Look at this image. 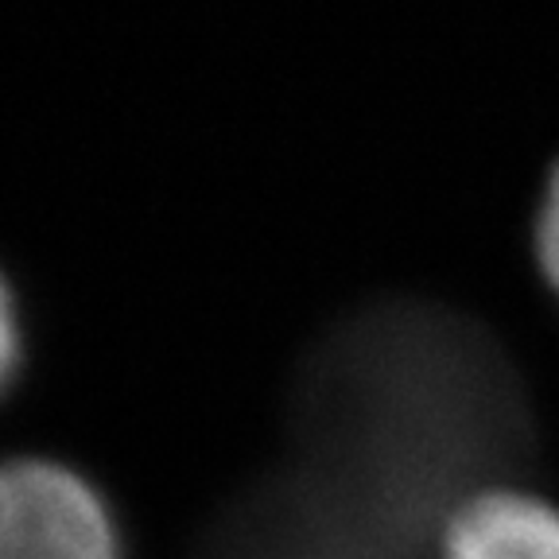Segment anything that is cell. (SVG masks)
I'll use <instances>...</instances> for the list:
<instances>
[{
  "label": "cell",
  "mask_w": 559,
  "mask_h": 559,
  "mask_svg": "<svg viewBox=\"0 0 559 559\" xmlns=\"http://www.w3.org/2000/svg\"><path fill=\"white\" fill-rule=\"evenodd\" d=\"M0 559H124L121 524L79 471L0 463Z\"/></svg>",
  "instance_id": "1"
},
{
  "label": "cell",
  "mask_w": 559,
  "mask_h": 559,
  "mask_svg": "<svg viewBox=\"0 0 559 559\" xmlns=\"http://www.w3.org/2000/svg\"><path fill=\"white\" fill-rule=\"evenodd\" d=\"M439 559H559V506L524 489H481L451 513Z\"/></svg>",
  "instance_id": "2"
},
{
  "label": "cell",
  "mask_w": 559,
  "mask_h": 559,
  "mask_svg": "<svg viewBox=\"0 0 559 559\" xmlns=\"http://www.w3.org/2000/svg\"><path fill=\"white\" fill-rule=\"evenodd\" d=\"M533 253H536V269H540L544 284H548V292L559 304V159L551 164L540 210H536Z\"/></svg>",
  "instance_id": "3"
},
{
  "label": "cell",
  "mask_w": 559,
  "mask_h": 559,
  "mask_svg": "<svg viewBox=\"0 0 559 559\" xmlns=\"http://www.w3.org/2000/svg\"><path fill=\"white\" fill-rule=\"evenodd\" d=\"M27 361V338L24 319H20V299L12 292L9 276L0 272V401L16 389L20 373Z\"/></svg>",
  "instance_id": "4"
}]
</instances>
